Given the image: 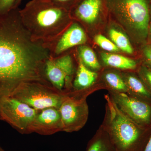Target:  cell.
I'll return each instance as SVG.
<instances>
[{
    "mask_svg": "<svg viewBox=\"0 0 151 151\" xmlns=\"http://www.w3.org/2000/svg\"><path fill=\"white\" fill-rule=\"evenodd\" d=\"M19 0H0V15L19 7Z\"/></svg>",
    "mask_w": 151,
    "mask_h": 151,
    "instance_id": "22",
    "label": "cell"
},
{
    "mask_svg": "<svg viewBox=\"0 0 151 151\" xmlns=\"http://www.w3.org/2000/svg\"><path fill=\"white\" fill-rule=\"evenodd\" d=\"M95 85L86 90H73L65 93L59 108L63 132H77L85 126L89 116L86 98L94 91L105 89L104 86Z\"/></svg>",
    "mask_w": 151,
    "mask_h": 151,
    "instance_id": "5",
    "label": "cell"
},
{
    "mask_svg": "<svg viewBox=\"0 0 151 151\" xmlns=\"http://www.w3.org/2000/svg\"><path fill=\"white\" fill-rule=\"evenodd\" d=\"M20 9L0 15V98L9 96L23 83H49L44 70L50 51L43 42L32 39Z\"/></svg>",
    "mask_w": 151,
    "mask_h": 151,
    "instance_id": "1",
    "label": "cell"
},
{
    "mask_svg": "<svg viewBox=\"0 0 151 151\" xmlns=\"http://www.w3.org/2000/svg\"><path fill=\"white\" fill-rule=\"evenodd\" d=\"M109 35L111 40L120 50L129 54H133L134 49L126 34L119 30L111 28L109 30Z\"/></svg>",
    "mask_w": 151,
    "mask_h": 151,
    "instance_id": "19",
    "label": "cell"
},
{
    "mask_svg": "<svg viewBox=\"0 0 151 151\" xmlns=\"http://www.w3.org/2000/svg\"><path fill=\"white\" fill-rule=\"evenodd\" d=\"M86 151H115L108 134L101 125L87 144Z\"/></svg>",
    "mask_w": 151,
    "mask_h": 151,
    "instance_id": "17",
    "label": "cell"
},
{
    "mask_svg": "<svg viewBox=\"0 0 151 151\" xmlns=\"http://www.w3.org/2000/svg\"><path fill=\"white\" fill-rule=\"evenodd\" d=\"M94 41L97 45L106 51L109 52H119L120 51V49L113 42L102 35H97L95 36Z\"/></svg>",
    "mask_w": 151,
    "mask_h": 151,
    "instance_id": "20",
    "label": "cell"
},
{
    "mask_svg": "<svg viewBox=\"0 0 151 151\" xmlns=\"http://www.w3.org/2000/svg\"><path fill=\"white\" fill-rule=\"evenodd\" d=\"M65 93L51 85L29 82L20 85L9 96L39 111L50 107L59 109Z\"/></svg>",
    "mask_w": 151,
    "mask_h": 151,
    "instance_id": "6",
    "label": "cell"
},
{
    "mask_svg": "<svg viewBox=\"0 0 151 151\" xmlns=\"http://www.w3.org/2000/svg\"><path fill=\"white\" fill-rule=\"evenodd\" d=\"M127 88V94L132 97L151 103V94L137 73L122 72Z\"/></svg>",
    "mask_w": 151,
    "mask_h": 151,
    "instance_id": "13",
    "label": "cell"
},
{
    "mask_svg": "<svg viewBox=\"0 0 151 151\" xmlns=\"http://www.w3.org/2000/svg\"><path fill=\"white\" fill-rule=\"evenodd\" d=\"M23 24L32 39L48 47L70 26V12L49 0H31L20 9Z\"/></svg>",
    "mask_w": 151,
    "mask_h": 151,
    "instance_id": "2",
    "label": "cell"
},
{
    "mask_svg": "<svg viewBox=\"0 0 151 151\" xmlns=\"http://www.w3.org/2000/svg\"><path fill=\"white\" fill-rule=\"evenodd\" d=\"M137 73L151 94V68L142 64L138 67Z\"/></svg>",
    "mask_w": 151,
    "mask_h": 151,
    "instance_id": "21",
    "label": "cell"
},
{
    "mask_svg": "<svg viewBox=\"0 0 151 151\" xmlns=\"http://www.w3.org/2000/svg\"><path fill=\"white\" fill-rule=\"evenodd\" d=\"M57 5L70 11L81 0H49Z\"/></svg>",
    "mask_w": 151,
    "mask_h": 151,
    "instance_id": "24",
    "label": "cell"
},
{
    "mask_svg": "<svg viewBox=\"0 0 151 151\" xmlns=\"http://www.w3.org/2000/svg\"><path fill=\"white\" fill-rule=\"evenodd\" d=\"M38 111L14 97L0 98V120L8 123L23 134L30 133Z\"/></svg>",
    "mask_w": 151,
    "mask_h": 151,
    "instance_id": "7",
    "label": "cell"
},
{
    "mask_svg": "<svg viewBox=\"0 0 151 151\" xmlns=\"http://www.w3.org/2000/svg\"><path fill=\"white\" fill-rule=\"evenodd\" d=\"M144 151H151V134Z\"/></svg>",
    "mask_w": 151,
    "mask_h": 151,
    "instance_id": "26",
    "label": "cell"
},
{
    "mask_svg": "<svg viewBox=\"0 0 151 151\" xmlns=\"http://www.w3.org/2000/svg\"><path fill=\"white\" fill-rule=\"evenodd\" d=\"M87 38L84 29L76 22H73L65 32L48 46L50 57H56L75 46L85 44Z\"/></svg>",
    "mask_w": 151,
    "mask_h": 151,
    "instance_id": "10",
    "label": "cell"
},
{
    "mask_svg": "<svg viewBox=\"0 0 151 151\" xmlns=\"http://www.w3.org/2000/svg\"><path fill=\"white\" fill-rule=\"evenodd\" d=\"M44 70L47 80L54 88L61 92L71 91L75 68L70 55L50 57L45 63Z\"/></svg>",
    "mask_w": 151,
    "mask_h": 151,
    "instance_id": "8",
    "label": "cell"
},
{
    "mask_svg": "<svg viewBox=\"0 0 151 151\" xmlns=\"http://www.w3.org/2000/svg\"><path fill=\"white\" fill-rule=\"evenodd\" d=\"M76 52L78 59L87 68L96 72L101 69V65L96 55L89 46L84 45L78 46L76 48Z\"/></svg>",
    "mask_w": 151,
    "mask_h": 151,
    "instance_id": "18",
    "label": "cell"
},
{
    "mask_svg": "<svg viewBox=\"0 0 151 151\" xmlns=\"http://www.w3.org/2000/svg\"><path fill=\"white\" fill-rule=\"evenodd\" d=\"M101 55L104 65L113 69L134 70L138 68L136 60L122 55L103 52Z\"/></svg>",
    "mask_w": 151,
    "mask_h": 151,
    "instance_id": "15",
    "label": "cell"
},
{
    "mask_svg": "<svg viewBox=\"0 0 151 151\" xmlns=\"http://www.w3.org/2000/svg\"><path fill=\"white\" fill-rule=\"evenodd\" d=\"M143 65L151 68V43L142 45V49Z\"/></svg>",
    "mask_w": 151,
    "mask_h": 151,
    "instance_id": "23",
    "label": "cell"
},
{
    "mask_svg": "<svg viewBox=\"0 0 151 151\" xmlns=\"http://www.w3.org/2000/svg\"><path fill=\"white\" fill-rule=\"evenodd\" d=\"M108 12L106 0H81L70 11L71 17L87 24H92L103 12Z\"/></svg>",
    "mask_w": 151,
    "mask_h": 151,
    "instance_id": "12",
    "label": "cell"
},
{
    "mask_svg": "<svg viewBox=\"0 0 151 151\" xmlns=\"http://www.w3.org/2000/svg\"><path fill=\"white\" fill-rule=\"evenodd\" d=\"M147 43H151V0L150 4V22H149Z\"/></svg>",
    "mask_w": 151,
    "mask_h": 151,
    "instance_id": "25",
    "label": "cell"
},
{
    "mask_svg": "<svg viewBox=\"0 0 151 151\" xmlns=\"http://www.w3.org/2000/svg\"><path fill=\"white\" fill-rule=\"evenodd\" d=\"M101 78L108 92L127 93V86L122 72L114 69H105L102 73Z\"/></svg>",
    "mask_w": 151,
    "mask_h": 151,
    "instance_id": "16",
    "label": "cell"
},
{
    "mask_svg": "<svg viewBox=\"0 0 151 151\" xmlns=\"http://www.w3.org/2000/svg\"><path fill=\"white\" fill-rule=\"evenodd\" d=\"M113 102L122 113L141 126L151 124V103L132 97L126 93L109 92Z\"/></svg>",
    "mask_w": 151,
    "mask_h": 151,
    "instance_id": "9",
    "label": "cell"
},
{
    "mask_svg": "<svg viewBox=\"0 0 151 151\" xmlns=\"http://www.w3.org/2000/svg\"><path fill=\"white\" fill-rule=\"evenodd\" d=\"M98 77V73L87 68L78 58V66L73 81V90L81 91L94 86Z\"/></svg>",
    "mask_w": 151,
    "mask_h": 151,
    "instance_id": "14",
    "label": "cell"
},
{
    "mask_svg": "<svg viewBox=\"0 0 151 151\" xmlns=\"http://www.w3.org/2000/svg\"><path fill=\"white\" fill-rule=\"evenodd\" d=\"M22 1V0H19V4H20L21 3Z\"/></svg>",
    "mask_w": 151,
    "mask_h": 151,
    "instance_id": "28",
    "label": "cell"
},
{
    "mask_svg": "<svg viewBox=\"0 0 151 151\" xmlns=\"http://www.w3.org/2000/svg\"><path fill=\"white\" fill-rule=\"evenodd\" d=\"M63 131L61 115L59 109L50 107L38 111L30 129V133L41 135L53 134Z\"/></svg>",
    "mask_w": 151,
    "mask_h": 151,
    "instance_id": "11",
    "label": "cell"
},
{
    "mask_svg": "<svg viewBox=\"0 0 151 151\" xmlns=\"http://www.w3.org/2000/svg\"><path fill=\"white\" fill-rule=\"evenodd\" d=\"M151 0H106L108 13L121 24L133 41L147 43Z\"/></svg>",
    "mask_w": 151,
    "mask_h": 151,
    "instance_id": "4",
    "label": "cell"
},
{
    "mask_svg": "<svg viewBox=\"0 0 151 151\" xmlns=\"http://www.w3.org/2000/svg\"><path fill=\"white\" fill-rule=\"evenodd\" d=\"M0 151H5L0 146Z\"/></svg>",
    "mask_w": 151,
    "mask_h": 151,
    "instance_id": "27",
    "label": "cell"
},
{
    "mask_svg": "<svg viewBox=\"0 0 151 151\" xmlns=\"http://www.w3.org/2000/svg\"><path fill=\"white\" fill-rule=\"evenodd\" d=\"M105 113L101 126L107 132L115 151H144L149 138L146 128L122 113L108 94L105 95Z\"/></svg>",
    "mask_w": 151,
    "mask_h": 151,
    "instance_id": "3",
    "label": "cell"
}]
</instances>
